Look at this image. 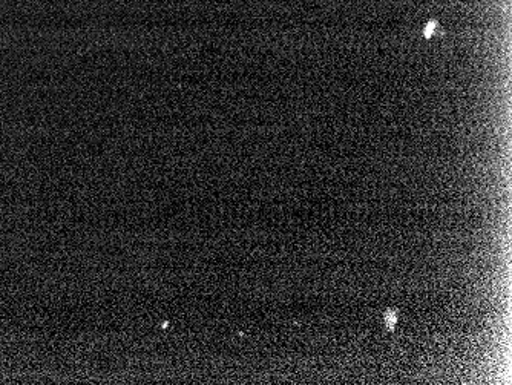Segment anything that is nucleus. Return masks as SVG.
Listing matches in <instances>:
<instances>
[{"mask_svg": "<svg viewBox=\"0 0 512 385\" xmlns=\"http://www.w3.org/2000/svg\"><path fill=\"white\" fill-rule=\"evenodd\" d=\"M384 321L387 329L393 332L396 326H398L399 313L394 309L387 310V312L384 313Z\"/></svg>", "mask_w": 512, "mask_h": 385, "instance_id": "nucleus-1", "label": "nucleus"}]
</instances>
